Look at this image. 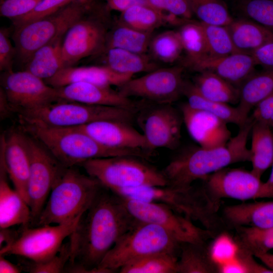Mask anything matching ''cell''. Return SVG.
Wrapping results in <instances>:
<instances>
[{
	"instance_id": "f1b7e54d",
	"label": "cell",
	"mask_w": 273,
	"mask_h": 273,
	"mask_svg": "<svg viewBox=\"0 0 273 273\" xmlns=\"http://www.w3.org/2000/svg\"><path fill=\"white\" fill-rule=\"evenodd\" d=\"M273 92V67L254 73L239 87V102L237 107L246 119L260 102Z\"/></svg>"
},
{
	"instance_id": "ffe728a7",
	"label": "cell",
	"mask_w": 273,
	"mask_h": 273,
	"mask_svg": "<svg viewBox=\"0 0 273 273\" xmlns=\"http://www.w3.org/2000/svg\"><path fill=\"white\" fill-rule=\"evenodd\" d=\"M1 146V164L5 166L15 189L29 205L30 157L26 135L13 131L7 139H2Z\"/></svg>"
},
{
	"instance_id": "4316f807",
	"label": "cell",
	"mask_w": 273,
	"mask_h": 273,
	"mask_svg": "<svg viewBox=\"0 0 273 273\" xmlns=\"http://www.w3.org/2000/svg\"><path fill=\"white\" fill-rule=\"evenodd\" d=\"M60 35L34 52L28 59L25 70L45 80L64 67L62 58V41Z\"/></svg>"
},
{
	"instance_id": "484cf974",
	"label": "cell",
	"mask_w": 273,
	"mask_h": 273,
	"mask_svg": "<svg viewBox=\"0 0 273 273\" xmlns=\"http://www.w3.org/2000/svg\"><path fill=\"white\" fill-rule=\"evenodd\" d=\"M226 27L238 52L251 54L273 42V31L251 19H233Z\"/></svg>"
},
{
	"instance_id": "603a6c76",
	"label": "cell",
	"mask_w": 273,
	"mask_h": 273,
	"mask_svg": "<svg viewBox=\"0 0 273 273\" xmlns=\"http://www.w3.org/2000/svg\"><path fill=\"white\" fill-rule=\"evenodd\" d=\"M132 76L115 72L105 65L80 67L73 66L62 68L53 77L44 81L54 87L76 82H88L107 87L113 85L119 87Z\"/></svg>"
},
{
	"instance_id": "f546056e",
	"label": "cell",
	"mask_w": 273,
	"mask_h": 273,
	"mask_svg": "<svg viewBox=\"0 0 273 273\" xmlns=\"http://www.w3.org/2000/svg\"><path fill=\"white\" fill-rule=\"evenodd\" d=\"M251 134V171L261 178L273 163V131L269 125L254 120Z\"/></svg>"
},
{
	"instance_id": "d6986e66",
	"label": "cell",
	"mask_w": 273,
	"mask_h": 273,
	"mask_svg": "<svg viewBox=\"0 0 273 273\" xmlns=\"http://www.w3.org/2000/svg\"><path fill=\"white\" fill-rule=\"evenodd\" d=\"M73 127L83 131L99 144L108 148L151 150L143 133L128 122L102 120Z\"/></svg>"
},
{
	"instance_id": "74e56055",
	"label": "cell",
	"mask_w": 273,
	"mask_h": 273,
	"mask_svg": "<svg viewBox=\"0 0 273 273\" xmlns=\"http://www.w3.org/2000/svg\"><path fill=\"white\" fill-rule=\"evenodd\" d=\"M178 255L161 253L148 255L121 267L120 273H177Z\"/></svg>"
},
{
	"instance_id": "83f0119b",
	"label": "cell",
	"mask_w": 273,
	"mask_h": 273,
	"mask_svg": "<svg viewBox=\"0 0 273 273\" xmlns=\"http://www.w3.org/2000/svg\"><path fill=\"white\" fill-rule=\"evenodd\" d=\"M184 21L182 18L150 6L139 5L121 12L118 22L142 31L153 32L163 24L182 25Z\"/></svg>"
},
{
	"instance_id": "db71d44e",
	"label": "cell",
	"mask_w": 273,
	"mask_h": 273,
	"mask_svg": "<svg viewBox=\"0 0 273 273\" xmlns=\"http://www.w3.org/2000/svg\"><path fill=\"white\" fill-rule=\"evenodd\" d=\"M19 230L16 231L10 228H1L0 248L11 245L17 238Z\"/></svg>"
},
{
	"instance_id": "30bf717a",
	"label": "cell",
	"mask_w": 273,
	"mask_h": 273,
	"mask_svg": "<svg viewBox=\"0 0 273 273\" xmlns=\"http://www.w3.org/2000/svg\"><path fill=\"white\" fill-rule=\"evenodd\" d=\"M120 197L135 219L163 228L180 243H202L214 238L210 232L165 204Z\"/></svg>"
},
{
	"instance_id": "6f0895ef",
	"label": "cell",
	"mask_w": 273,
	"mask_h": 273,
	"mask_svg": "<svg viewBox=\"0 0 273 273\" xmlns=\"http://www.w3.org/2000/svg\"><path fill=\"white\" fill-rule=\"evenodd\" d=\"M73 2L83 6H89L94 3V0H73Z\"/></svg>"
},
{
	"instance_id": "1f68e13d",
	"label": "cell",
	"mask_w": 273,
	"mask_h": 273,
	"mask_svg": "<svg viewBox=\"0 0 273 273\" xmlns=\"http://www.w3.org/2000/svg\"><path fill=\"white\" fill-rule=\"evenodd\" d=\"M105 54V65L115 72L130 75L149 72L158 68V65L146 54H138L119 48H109Z\"/></svg>"
},
{
	"instance_id": "c3c4849f",
	"label": "cell",
	"mask_w": 273,
	"mask_h": 273,
	"mask_svg": "<svg viewBox=\"0 0 273 273\" xmlns=\"http://www.w3.org/2000/svg\"><path fill=\"white\" fill-rule=\"evenodd\" d=\"M9 29L2 27L0 29V70L5 72L12 70L13 60L16 56V50L10 41Z\"/></svg>"
},
{
	"instance_id": "e0dca14e",
	"label": "cell",
	"mask_w": 273,
	"mask_h": 273,
	"mask_svg": "<svg viewBox=\"0 0 273 273\" xmlns=\"http://www.w3.org/2000/svg\"><path fill=\"white\" fill-rule=\"evenodd\" d=\"M183 119L171 104H159L144 115L142 129L150 150H173L179 144Z\"/></svg>"
},
{
	"instance_id": "b9f144b4",
	"label": "cell",
	"mask_w": 273,
	"mask_h": 273,
	"mask_svg": "<svg viewBox=\"0 0 273 273\" xmlns=\"http://www.w3.org/2000/svg\"><path fill=\"white\" fill-rule=\"evenodd\" d=\"M239 6L248 18L273 31V0H241Z\"/></svg>"
},
{
	"instance_id": "ab89813d",
	"label": "cell",
	"mask_w": 273,
	"mask_h": 273,
	"mask_svg": "<svg viewBox=\"0 0 273 273\" xmlns=\"http://www.w3.org/2000/svg\"><path fill=\"white\" fill-rule=\"evenodd\" d=\"M193 14L201 22L226 26L233 20L221 0H187Z\"/></svg>"
},
{
	"instance_id": "277c9868",
	"label": "cell",
	"mask_w": 273,
	"mask_h": 273,
	"mask_svg": "<svg viewBox=\"0 0 273 273\" xmlns=\"http://www.w3.org/2000/svg\"><path fill=\"white\" fill-rule=\"evenodd\" d=\"M102 186L97 179L81 173L74 167L65 168L35 224H63L81 216Z\"/></svg>"
},
{
	"instance_id": "2e32d148",
	"label": "cell",
	"mask_w": 273,
	"mask_h": 273,
	"mask_svg": "<svg viewBox=\"0 0 273 273\" xmlns=\"http://www.w3.org/2000/svg\"><path fill=\"white\" fill-rule=\"evenodd\" d=\"M206 196L220 205L221 199H233L241 201L255 199L263 182L248 171L240 168L224 167L201 180Z\"/></svg>"
},
{
	"instance_id": "f35d334b",
	"label": "cell",
	"mask_w": 273,
	"mask_h": 273,
	"mask_svg": "<svg viewBox=\"0 0 273 273\" xmlns=\"http://www.w3.org/2000/svg\"><path fill=\"white\" fill-rule=\"evenodd\" d=\"M149 50L156 60L165 63L176 61L184 51L178 31L167 30L153 36Z\"/></svg>"
},
{
	"instance_id": "836d02e7",
	"label": "cell",
	"mask_w": 273,
	"mask_h": 273,
	"mask_svg": "<svg viewBox=\"0 0 273 273\" xmlns=\"http://www.w3.org/2000/svg\"><path fill=\"white\" fill-rule=\"evenodd\" d=\"M183 95L187 99V103L193 108L210 113L227 123H233L239 127L247 121L237 107L209 100L202 96L196 89L193 83L186 81Z\"/></svg>"
},
{
	"instance_id": "bcb514c9",
	"label": "cell",
	"mask_w": 273,
	"mask_h": 273,
	"mask_svg": "<svg viewBox=\"0 0 273 273\" xmlns=\"http://www.w3.org/2000/svg\"><path fill=\"white\" fill-rule=\"evenodd\" d=\"M148 5L177 17L191 20L193 13L187 0H147Z\"/></svg>"
},
{
	"instance_id": "52a82bcc",
	"label": "cell",
	"mask_w": 273,
	"mask_h": 273,
	"mask_svg": "<svg viewBox=\"0 0 273 273\" xmlns=\"http://www.w3.org/2000/svg\"><path fill=\"white\" fill-rule=\"evenodd\" d=\"M136 110L60 100L18 112L19 121L35 122L53 127H73L102 120L130 122Z\"/></svg>"
},
{
	"instance_id": "f5cc1de1",
	"label": "cell",
	"mask_w": 273,
	"mask_h": 273,
	"mask_svg": "<svg viewBox=\"0 0 273 273\" xmlns=\"http://www.w3.org/2000/svg\"><path fill=\"white\" fill-rule=\"evenodd\" d=\"M271 167L269 176L265 182L262 183L256 199L273 198V163Z\"/></svg>"
},
{
	"instance_id": "7402d4cb",
	"label": "cell",
	"mask_w": 273,
	"mask_h": 273,
	"mask_svg": "<svg viewBox=\"0 0 273 273\" xmlns=\"http://www.w3.org/2000/svg\"><path fill=\"white\" fill-rule=\"evenodd\" d=\"M256 65L251 54L238 52L220 57L208 55L189 67L198 72L214 73L239 88L254 73Z\"/></svg>"
},
{
	"instance_id": "7c38bea8",
	"label": "cell",
	"mask_w": 273,
	"mask_h": 273,
	"mask_svg": "<svg viewBox=\"0 0 273 273\" xmlns=\"http://www.w3.org/2000/svg\"><path fill=\"white\" fill-rule=\"evenodd\" d=\"M95 10L94 4L65 32L62 47L64 67L104 52L108 30Z\"/></svg>"
},
{
	"instance_id": "8fae6325",
	"label": "cell",
	"mask_w": 273,
	"mask_h": 273,
	"mask_svg": "<svg viewBox=\"0 0 273 273\" xmlns=\"http://www.w3.org/2000/svg\"><path fill=\"white\" fill-rule=\"evenodd\" d=\"M81 216L54 226H22L13 242L0 248V255H18L35 262L48 260L58 253L63 241L74 231Z\"/></svg>"
},
{
	"instance_id": "4fadbf2b",
	"label": "cell",
	"mask_w": 273,
	"mask_h": 273,
	"mask_svg": "<svg viewBox=\"0 0 273 273\" xmlns=\"http://www.w3.org/2000/svg\"><path fill=\"white\" fill-rule=\"evenodd\" d=\"M26 139L30 157L28 195L31 223L34 224L53 186L66 167L35 139L27 135Z\"/></svg>"
},
{
	"instance_id": "5bb4252c",
	"label": "cell",
	"mask_w": 273,
	"mask_h": 273,
	"mask_svg": "<svg viewBox=\"0 0 273 273\" xmlns=\"http://www.w3.org/2000/svg\"><path fill=\"white\" fill-rule=\"evenodd\" d=\"M184 68H158L141 77L131 78L121 86L118 92L123 96L135 97L156 103L171 104L183 95L186 81Z\"/></svg>"
},
{
	"instance_id": "f6af8a7d",
	"label": "cell",
	"mask_w": 273,
	"mask_h": 273,
	"mask_svg": "<svg viewBox=\"0 0 273 273\" xmlns=\"http://www.w3.org/2000/svg\"><path fill=\"white\" fill-rule=\"evenodd\" d=\"M73 0H41L28 14L12 20L14 27L50 16L66 5Z\"/></svg>"
},
{
	"instance_id": "cb8c5ba5",
	"label": "cell",
	"mask_w": 273,
	"mask_h": 273,
	"mask_svg": "<svg viewBox=\"0 0 273 273\" xmlns=\"http://www.w3.org/2000/svg\"><path fill=\"white\" fill-rule=\"evenodd\" d=\"M220 214L230 231L241 226H273V201L225 206L220 210Z\"/></svg>"
},
{
	"instance_id": "e575fe53",
	"label": "cell",
	"mask_w": 273,
	"mask_h": 273,
	"mask_svg": "<svg viewBox=\"0 0 273 273\" xmlns=\"http://www.w3.org/2000/svg\"><path fill=\"white\" fill-rule=\"evenodd\" d=\"M152 34L153 32L142 31L118 22L108 31L105 50L115 48L145 54L149 50Z\"/></svg>"
},
{
	"instance_id": "ba28073f",
	"label": "cell",
	"mask_w": 273,
	"mask_h": 273,
	"mask_svg": "<svg viewBox=\"0 0 273 273\" xmlns=\"http://www.w3.org/2000/svg\"><path fill=\"white\" fill-rule=\"evenodd\" d=\"M145 160L135 156H119L90 159L80 166L88 175L111 191L145 186H167L162 170Z\"/></svg>"
},
{
	"instance_id": "ac0fdd59",
	"label": "cell",
	"mask_w": 273,
	"mask_h": 273,
	"mask_svg": "<svg viewBox=\"0 0 273 273\" xmlns=\"http://www.w3.org/2000/svg\"><path fill=\"white\" fill-rule=\"evenodd\" d=\"M180 110L189 134L199 146L206 148L222 146L231 139L228 123L216 116L193 108L187 102L181 105Z\"/></svg>"
},
{
	"instance_id": "5b68a950",
	"label": "cell",
	"mask_w": 273,
	"mask_h": 273,
	"mask_svg": "<svg viewBox=\"0 0 273 273\" xmlns=\"http://www.w3.org/2000/svg\"><path fill=\"white\" fill-rule=\"evenodd\" d=\"M112 191L123 197L165 204L209 231L216 230L220 222L219 207L209 200L200 186L180 189L145 186Z\"/></svg>"
},
{
	"instance_id": "8992f818",
	"label": "cell",
	"mask_w": 273,
	"mask_h": 273,
	"mask_svg": "<svg viewBox=\"0 0 273 273\" xmlns=\"http://www.w3.org/2000/svg\"><path fill=\"white\" fill-rule=\"evenodd\" d=\"M181 243L156 224L137 220L107 253L98 267L103 273L114 272L141 258L158 253L178 255Z\"/></svg>"
},
{
	"instance_id": "6da1fadb",
	"label": "cell",
	"mask_w": 273,
	"mask_h": 273,
	"mask_svg": "<svg viewBox=\"0 0 273 273\" xmlns=\"http://www.w3.org/2000/svg\"><path fill=\"white\" fill-rule=\"evenodd\" d=\"M136 221L120 196L102 186L69 236L70 255L65 272H102L99 265Z\"/></svg>"
},
{
	"instance_id": "681fc988",
	"label": "cell",
	"mask_w": 273,
	"mask_h": 273,
	"mask_svg": "<svg viewBox=\"0 0 273 273\" xmlns=\"http://www.w3.org/2000/svg\"><path fill=\"white\" fill-rule=\"evenodd\" d=\"M250 116L254 121L266 124L273 128V92L253 108Z\"/></svg>"
},
{
	"instance_id": "7a4b0ae2",
	"label": "cell",
	"mask_w": 273,
	"mask_h": 273,
	"mask_svg": "<svg viewBox=\"0 0 273 273\" xmlns=\"http://www.w3.org/2000/svg\"><path fill=\"white\" fill-rule=\"evenodd\" d=\"M254 120L249 116L239 127L237 134L224 146L206 148L191 147L175 155L162 170L167 186L187 188L197 180H202L213 172L239 162H250L251 153L247 147Z\"/></svg>"
},
{
	"instance_id": "d590c367",
	"label": "cell",
	"mask_w": 273,
	"mask_h": 273,
	"mask_svg": "<svg viewBox=\"0 0 273 273\" xmlns=\"http://www.w3.org/2000/svg\"><path fill=\"white\" fill-rule=\"evenodd\" d=\"M234 239L239 249L254 256L273 249V226L260 228L241 226L235 228Z\"/></svg>"
},
{
	"instance_id": "d4e9b609",
	"label": "cell",
	"mask_w": 273,
	"mask_h": 273,
	"mask_svg": "<svg viewBox=\"0 0 273 273\" xmlns=\"http://www.w3.org/2000/svg\"><path fill=\"white\" fill-rule=\"evenodd\" d=\"M0 168V229L19 224L29 226L32 222L30 208L20 193L9 186L5 168Z\"/></svg>"
},
{
	"instance_id": "816d5d0a",
	"label": "cell",
	"mask_w": 273,
	"mask_h": 273,
	"mask_svg": "<svg viewBox=\"0 0 273 273\" xmlns=\"http://www.w3.org/2000/svg\"><path fill=\"white\" fill-rule=\"evenodd\" d=\"M106 6L109 10H113L121 13L127 9L139 5H148L147 0H105ZM149 6V5H148Z\"/></svg>"
},
{
	"instance_id": "11a10c76",
	"label": "cell",
	"mask_w": 273,
	"mask_h": 273,
	"mask_svg": "<svg viewBox=\"0 0 273 273\" xmlns=\"http://www.w3.org/2000/svg\"><path fill=\"white\" fill-rule=\"evenodd\" d=\"M5 256L0 255V272L1 273H19L20 268L5 259Z\"/></svg>"
},
{
	"instance_id": "60d3db41",
	"label": "cell",
	"mask_w": 273,
	"mask_h": 273,
	"mask_svg": "<svg viewBox=\"0 0 273 273\" xmlns=\"http://www.w3.org/2000/svg\"><path fill=\"white\" fill-rule=\"evenodd\" d=\"M199 22L205 35L209 56L220 57L238 53L226 26Z\"/></svg>"
},
{
	"instance_id": "680465c9",
	"label": "cell",
	"mask_w": 273,
	"mask_h": 273,
	"mask_svg": "<svg viewBox=\"0 0 273 273\" xmlns=\"http://www.w3.org/2000/svg\"><path fill=\"white\" fill-rule=\"evenodd\" d=\"M273 129V128H272Z\"/></svg>"
},
{
	"instance_id": "f907efd6",
	"label": "cell",
	"mask_w": 273,
	"mask_h": 273,
	"mask_svg": "<svg viewBox=\"0 0 273 273\" xmlns=\"http://www.w3.org/2000/svg\"><path fill=\"white\" fill-rule=\"evenodd\" d=\"M251 55L257 65H262L265 68L273 67V42L262 46Z\"/></svg>"
},
{
	"instance_id": "8d00e7d4",
	"label": "cell",
	"mask_w": 273,
	"mask_h": 273,
	"mask_svg": "<svg viewBox=\"0 0 273 273\" xmlns=\"http://www.w3.org/2000/svg\"><path fill=\"white\" fill-rule=\"evenodd\" d=\"M178 31L187 54V66L209 55L206 38L199 21L189 20L181 25Z\"/></svg>"
},
{
	"instance_id": "44dd1931",
	"label": "cell",
	"mask_w": 273,
	"mask_h": 273,
	"mask_svg": "<svg viewBox=\"0 0 273 273\" xmlns=\"http://www.w3.org/2000/svg\"><path fill=\"white\" fill-rule=\"evenodd\" d=\"M60 100L81 103L121 107L137 111L138 105L111 87L76 82L56 87Z\"/></svg>"
},
{
	"instance_id": "9c48e42d",
	"label": "cell",
	"mask_w": 273,
	"mask_h": 273,
	"mask_svg": "<svg viewBox=\"0 0 273 273\" xmlns=\"http://www.w3.org/2000/svg\"><path fill=\"white\" fill-rule=\"evenodd\" d=\"M91 6L73 2L50 16L14 27L12 38L16 56L25 64L37 49L65 34L69 27Z\"/></svg>"
},
{
	"instance_id": "3957f363",
	"label": "cell",
	"mask_w": 273,
	"mask_h": 273,
	"mask_svg": "<svg viewBox=\"0 0 273 273\" xmlns=\"http://www.w3.org/2000/svg\"><path fill=\"white\" fill-rule=\"evenodd\" d=\"M20 123L24 132L39 141L65 167L80 165L88 160L100 158L132 156L148 160L153 156L148 150L104 146L74 127H53L35 122Z\"/></svg>"
},
{
	"instance_id": "7bdbcfd3",
	"label": "cell",
	"mask_w": 273,
	"mask_h": 273,
	"mask_svg": "<svg viewBox=\"0 0 273 273\" xmlns=\"http://www.w3.org/2000/svg\"><path fill=\"white\" fill-rule=\"evenodd\" d=\"M208 245L211 257L219 267L233 260L238 251V246L229 231L217 235Z\"/></svg>"
},
{
	"instance_id": "d6a6232c",
	"label": "cell",
	"mask_w": 273,
	"mask_h": 273,
	"mask_svg": "<svg viewBox=\"0 0 273 273\" xmlns=\"http://www.w3.org/2000/svg\"><path fill=\"white\" fill-rule=\"evenodd\" d=\"M193 83L209 100L229 105L239 102V88L212 72H199Z\"/></svg>"
},
{
	"instance_id": "ee69618b",
	"label": "cell",
	"mask_w": 273,
	"mask_h": 273,
	"mask_svg": "<svg viewBox=\"0 0 273 273\" xmlns=\"http://www.w3.org/2000/svg\"><path fill=\"white\" fill-rule=\"evenodd\" d=\"M70 255L69 241L63 244L58 253L51 258L44 261L29 264L28 270L32 273L64 272Z\"/></svg>"
},
{
	"instance_id": "9a60e30c",
	"label": "cell",
	"mask_w": 273,
	"mask_h": 273,
	"mask_svg": "<svg viewBox=\"0 0 273 273\" xmlns=\"http://www.w3.org/2000/svg\"><path fill=\"white\" fill-rule=\"evenodd\" d=\"M2 88L12 111L17 113L57 101V89L27 70L5 72Z\"/></svg>"
},
{
	"instance_id": "4dcf8cb0",
	"label": "cell",
	"mask_w": 273,
	"mask_h": 273,
	"mask_svg": "<svg viewBox=\"0 0 273 273\" xmlns=\"http://www.w3.org/2000/svg\"><path fill=\"white\" fill-rule=\"evenodd\" d=\"M208 243H181L177 262V273H219Z\"/></svg>"
},
{
	"instance_id": "7dc6e473",
	"label": "cell",
	"mask_w": 273,
	"mask_h": 273,
	"mask_svg": "<svg viewBox=\"0 0 273 273\" xmlns=\"http://www.w3.org/2000/svg\"><path fill=\"white\" fill-rule=\"evenodd\" d=\"M41 0H2L0 5L1 16L12 20L31 12Z\"/></svg>"
},
{
	"instance_id": "9f6ffc18",
	"label": "cell",
	"mask_w": 273,
	"mask_h": 273,
	"mask_svg": "<svg viewBox=\"0 0 273 273\" xmlns=\"http://www.w3.org/2000/svg\"><path fill=\"white\" fill-rule=\"evenodd\" d=\"M256 257L260 260L267 267L273 271V254L268 252L259 254Z\"/></svg>"
}]
</instances>
